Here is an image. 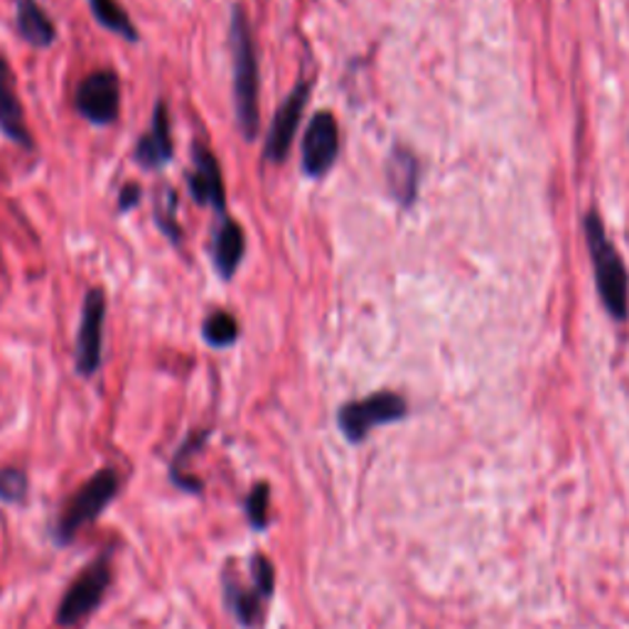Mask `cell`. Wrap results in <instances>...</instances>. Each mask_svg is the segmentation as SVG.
<instances>
[{
	"label": "cell",
	"instance_id": "obj_9",
	"mask_svg": "<svg viewBox=\"0 0 629 629\" xmlns=\"http://www.w3.org/2000/svg\"><path fill=\"white\" fill-rule=\"evenodd\" d=\"M339 158V125L329 111H319L311 119L303 135V175L317 180L325 177Z\"/></svg>",
	"mask_w": 629,
	"mask_h": 629
},
{
	"label": "cell",
	"instance_id": "obj_13",
	"mask_svg": "<svg viewBox=\"0 0 629 629\" xmlns=\"http://www.w3.org/2000/svg\"><path fill=\"white\" fill-rule=\"evenodd\" d=\"M212 263L216 273H220L222 281H232L234 273L242 266V261L246 256V236L244 229L239 226V222L229 220L224 216V222L216 229V234L212 239L210 246Z\"/></svg>",
	"mask_w": 629,
	"mask_h": 629
},
{
	"label": "cell",
	"instance_id": "obj_11",
	"mask_svg": "<svg viewBox=\"0 0 629 629\" xmlns=\"http://www.w3.org/2000/svg\"><path fill=\"white\" fill-rule=\"evenodd\" d=\"M0 131L8 141L20 145L22 151H32L35 141H32L26 111H22L13 67L8 64L6 57H0Z\"/></svg>",
	"mask_w": 629,
	"mask_h": 629
},
{
	"label": "cell",
	"instance_id": "obj_15",
	"mask_svg": "<svg viewBox=\"0 0 629 629\" xmlns=\"http://www.w3.org/2000/svg\"><path fill=\"white\" fill-rule=\"evenodd\" d=\"M16 26L20 38L30 42L32 48L48 50L57 40V30L52 18L44 13L38 0H18L16 3Z\"/></svg>",
	"mask_w": 629,
	"mask_h": 629
},
{
	"label": "cell",
	"instance_id": "obj_16",
	"mask_svg": "<svg viewBox=\"0 0 629 629\" xmlns=\"http://www.w3.org/2000/svg\"><path fill=\"white\" fill-rule=\"evenodd\" d=\"M224 602L244 629H258L263 625V598L256 590H246L232 576H224Z\"/></svg>",
	"mask_w": 629,
	"mask_h": 629
},
{
	"label": "cell",
	"instance_id": "obj_17",
	"mask_svg": "<svg viewBox=\"0 0 629 629\" xmlns=\"http://www.w3.org/2000/svg\"><path fill=\"white\" fill-rule=\"evenodd\" d=\"M91 13H94L97 22L104 30L113 32V35L123 38L125 42H139V28L133 26V20L125 16V10L119 6V0H89Z\"/></svg>",
	"mask_w": 629,
	"mask_h": 629
},
{
	"label": "cell",
	"instance_id": "obj_19",
	"mask_svg": "<svg viewBox=\"0 0 629 629\" xmlns=\"http://www.w3.org/2000/svg\"><path fill=\"white\" fill-rule=\"evenodd\" d=\"M210 438V433L207 430H202L197 433L194 438H187L185 443H182V448L175 453L173 457V463H170V477H173V483L180 487V489H187V491H194V495H200L202 491V483H194V479L187 477V460L190 457L197 453L202 448V443Z\"/></svg>",
	"mask_w": 629,
	"mask_h": 629
},
{
	"label": "cell",
	"instance_id": "obj_10",
	"mask_svg": "<svg viewBox=\"0 0 629 629\" xmlns=\"http://www.w3.org/2000/svg\"><path fill=\"white\" fill-rule=\"evenodd\" d=\"M187 190L192 200L202 204V207H212L224 216L226 212V190H224V177L222 168L216 163L214 153L204 145L192 148V170L185 175Z\"/></svg>",
	"mask_w": 629,
	"mask_h": 629
},
{
	"label": "cell",
	"instance_id": "obj_18",
	"mask_svg": "<svg viewBox=\"0 0 629 629\" xmlns=\"http://www.w3.org/2000/svg\"><path fill=\"white\" fill-rule=\"evenodd\" d=\"M202 337L210 347H216V349L232 347L234 342L239 339L236 317L232 313H226V311L210 313L207 319H204V325H202Z\"/></svg>",
	"mask_w": 629,
	"mask_h": 629
},
{
	"label": "cell",
	"instance_id": "obj_7",
	"mask_svg": "<svg viewBox=\"0 0 629 629\" xmlns=\"http://www.w3.org/2000/svg\"><path fill=\"white\" fill-rule=\"evenodd\" d=\"M74 106L79 116L94 125L116 123L121 111V84L113 70H97L87 74L74 91Z\"/></svg>",
	"mask_w": 629,
	"mask_h": 629
},
{
	"label": "cell",
	"instance_id": "obj_24",
	"mask_svg": "<svg viewBox=\"0 0 629 629\" xmlns=\"http://www.w3.org/2000/svg\"><path fill=\"white\" fill-rule=\"evenodd\" d=\"M143 200L141 185H125L119 194V212H131L139 207V202Z\"/></svg>",
	"mask_w": 629,
	"mask_h": 629
},
{
	"label": "cell",
	"instance_id": "obj_4",
	"mask_svg": "<svg viewBox=\"0 0 629 629\" xmlns=\"http://www.w3.org/2000/svg\"><path fill=\"white\" fill-rule=\"evenodd\" d=\"M408 404L404 396L394 392H376L359 402H349L339 408L337 423L342 436L349 443H362L367 440L369 433L376 426H386V423H396L406 418Z\"/></svg>",
	"mask_w": 629,
	"mask_h": 629
},
{
	"label": "cell",
	"instance_id": "obj_3",
	"mask_svg": "<svg viewBox=\"0 0 629 629\" xmlns=\"http://www.w3.org/2000/svg\"><path fill=\"white\" fill-rule=\"evenodd\" d=\"M116 491H119V475L109 470V467L99 470L70 501H67V507L54 529L57 541L60 544L74 541V536L82 531L87 524L101 517V511L111 505Z\"/></svg>",
	"mask_w": 629,
	"mask_h": 629
},
{
	"label": "cell",
	"instance_id": "obj_12",
	"mask_svg": "<svg viewBox=\"0 0 629 629\" xmlns=\"http://www.w3.org/2000/svg\"><path fill=\"white\" fill-rule=\"evenodd\" d=\"M133 160L143 170H160L173 160V129H170V111L163 101L155 104L151 129L135 143Z\"/></svg>",
	"mask_w": 629,
	"mask_h": 629
},
{
	"label": "cell",
	"instance_id": "obj_14",
	"mask_svg": "<svg viewBox=\"0 0 629 629\" xmlns=\"http://www.w3.org/2000/svg\"><path fill=\"white\" fill-rule=\"evenodd\" d=\"M418 160L406 148H394L386 160V182L392 190L394 200L402 207H410L418 194Z\"/></svg>",
	"mask_w": 629,
	"mask_h": 629
},
{
	"label": "cell",
	"instance_id": "obj_5",
	"mask_svg": "<svg viewBox=\"0 0 629 629\" xmlns=\"http://www.w3.org/2000/svg\"><path fill=\"white\" fill-rule=\"evenodd\" d=\"M111 582V566L109 556H99L94 564H89L82 574L74 578V582L67 588L64 598L57 608V625L60 627H74L94 612Z\"/></svg>",
	"mask_w": 629,
	"mask_h": 629
},
{
	"label": "cell",
	"instance_id": "obj_22",
	"mask_svg": "<svg viewBox=\"0 0 629 629\" xmlns=\"http://www.w3.org/2000/svg\"><path fill=\"white\" fill-rule=\"evenodd\" d=\"M28 475L18 467H3L0 470V501L6 505H20L28 497Z\"/></svg>",
	"mask_w": 629,
	"mask_h": 629
},
{
	"label": "cell",
	"instance_id": "obj_2",
	"mask_svg": "<svg viewBox=\"0 0 629 629\" xmlns=\"http://www.w3.org/2000/svg\"><path fill=\"white\" fill-rule=\"evenodd\" d=\"M582 232H586V242L595 268V283H598V293L602 297L605 311H608L617 323H625L629 317V276L625 271V263L615 251L610 239L605 236L602 220L598 214H586Z\"/></svg>",
	"mask_w": 629,
	"mask_h": 629
},
{
	"label": "cell",
	"instance_id": "obj_6",
	"mask_svg": "<svg viewBox=\"0 0 629 629\" xmlns=\"http://www.w3.org/2000/svg\"><path fill=\"white\" fill-rule=\"evenodd\" d=\"M104 319H106V293L91 288L84 295L82 319H79L74 362L82 376H94L104 359Z\"/></svg>",
	"mask_w": 629,
	"mask_h": 629
},
{
	"label": "cell",
	"instance_id": "obj_1",
	"mask_svg": "<svg viewBox=\"0 0 629 629\" xmlns=\"http://www.w3.org/2000/svg\"><path fill=\"white\" fill-rule=\"evenodd\" d=\"M229 52H232L234 67V111L239 133L244 141H256L261 129L258 113V57L251 38L248 16L242 6H234L232 20H229Z\"/></svg>",
	"mask_w": 629,
	"mask_h": 629
},
{
	"label": "cell",
	"instance_id": "obj_8",
	"mask_svg": "<svg viewBox=\"0 0 629 629\" xmlns=\"http://www.w3.org/2000/svg\"><path fill=\"white\" fill-rule=\"evenodd\" d=\"M311 89H313L311 82H297L295 89L278 106L276 116H273L271 121L266 143H263V163L281 165L288 160L295 133L297 129H301L305 106H307V101H311Z\"/></svg>",
	"mask_w": 629,
	"mask_h": 629
},
{
	"label": "cell",
	"instance_id": "obj_23",
	"mask_svg": "<svg viewBox=\"0 0 629 629\" xmlns=\"http://www.w3.org/2000/svg\"><path fill=\"white\" fill-rule=\"evenodd\" d=\"M248 568H251V578H254V590L263 600H268L273 595V588H276V570H273V564L263 554H254L248 560Z\"/></svg>",
	"mask_w": 629,
	"mask_h": 629
},
{
	"label": "cell",
	"instance_id": "obj_21",
	"mask_svg": "<svg viewBox=\"0 0 629 629\" xmlns=\"http://www.w3.org/2000/svg\"><path fill=\"white\" fill-rule=\"evenodd\" d=\"M268 501H271V487L268 483H258L254 489L248 491L246 497V519L251 524V529L263 531L268 526Z\"/></svg>",
	"mask_w": 629,
	"mask_h": 629
},
{
	"label": "cell",
	"instance_id": "obj_20",
	"mask_svg": "<svg viewBox=\"0 0 629 629\" xmlns=\"http://www.w3.org/2000/svg\"><path fill=\"white\" fill-rule=\"evenodd\" d=\"M153 216H155V224L160 226V232H163L170 242L173 244L182 242V229L177 224V192L173 187L160 190Z\"/></svg>",
	"mask_w": 629,
	"mask_h": 629
}]
</instances>
